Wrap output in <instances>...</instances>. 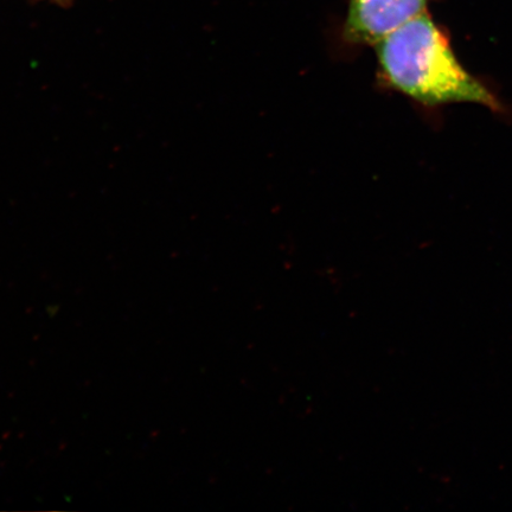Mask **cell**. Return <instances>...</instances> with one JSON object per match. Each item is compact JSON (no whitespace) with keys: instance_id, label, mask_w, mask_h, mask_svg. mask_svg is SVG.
<instances>
[{"instance_id":"7a4b0ae2","label":"cell","mask_w":512,"mask_h":512,"mask_svg":"<svg viewBox=\"0 0 512 512\" xmlns=\"http://www.w3.org/2000/svg\"><path fill=\"white\" fill-rule=\"evenodd\" d=\"M427 0H351L345 38L351 43L373 44L426 12Z\"/></svg>"},{"instance_id":"3957f363","label":"cell","mask_w":512,"mask_h":512,"mask_svg":"<svg viewBox=\"0 0 512 512\" xmlns=\"http://www.w3.org/2000/svg\"><path fill=\"white\" fill-rule=\"evenodd\" d=\"M50 2H53V3L57 4V5L67 6L70 3H72L73 0H50Z\"/></svg>"},{"instance_id":"6da1fadb","label":"cell","mask_w":512,"mask_h":512,"mask_svg":"<svg viewBox=\"0 0 512 512\" xmlns=\"http://www.w3.org/2000/svg\"><path fill=\"white\" fill-rule=\"evenodd\" d=\"M384 79L403 94L428 106L475 102L499 110L482 82L466 72L427 12L376 44Z\"/></svg>"}]
</instances>
